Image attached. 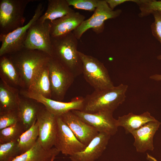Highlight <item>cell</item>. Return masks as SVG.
<instances>
[{
    "instance_id": "22",
    "label": "cell",
    "mask_w": 161,
    "mask_h": 161,
    "mask_svg": "<svg viewBox=\"0 0 161 161\" xmlns=\"http://www.w3.org/2000/svg\"><path fill=\"white\" fill-rule=\"evenodd\" d=\"M0 76L1 80L11 86L25 88L19 73L8 55L0 57Z\"/></svg>"
},
{
    "instance_id": "2",
    "label": "cell",
    "mask_w": 161,
    "mask_h": 161,
    "mask_svg": "<svg viewBox=\"0 0 161 161\" xmlns=\"http://www.w3.org/2000/svg\"><path fill=\"white\" fill-rule=\"evenodd\" d=\"M8 55L28 89L40 70L48 63L50 58L45 52L24 48Z\"/></svg>"
},
{
    "instance_id": "23",
    "label": "cell",
    "mask_w": 161,
    "mask_h": 161,
    "mask_svg": "<svg viewBox=\"0 0 161 161\" xmlns=\"http://www.w3.org/2000/svg\"><path fill=\"white\" fill-rule=\"evenodd\" d=\"M47 9L38 21L43 22L52 21L75 12L68 3L66 0H48Z\"/></svg>"
},
{
    "instance_id": "24",
    "label": "cell",
    "mask_w": 161,
    "mask_h": 161,
    "mask_svg": "<svg viewBox=\"0 0 161 161\" xmlns=\"http://www.w3.org/2000/svg\"><path fill=\"white\" fill-rule=\"evenodd\" d=\"M27 89L39 94L46 98L51 99L47 64L38 72L30 87Z\"/></svg>"
},
{
    "instance_id": "34",
    "label": "cell",
    "mask_w": 161,
    "mask_h": 161,
    "mask_svg": "<svg viewBox=\"0 0 161 161\" xmlns=\"http://www.w3.org/2000/svg\"><path fill=\"white\" fill-rule=\"evenodd\" d=\"M146 158L149 161H158L155 158L147 153Z\"/></svg>"
},
{
    "instance_id": "27",
    "label": "cell",
    "mask_w": 161,
    "mask_h": 161,
    "mask_svg": "<svg viewBox=\"0 0 161 161\" xmlns=\"http://www.w3.org/2000/svg\"><path fill=\"white\" fill-rule=\"evenodd\" d=\"M132 2L138 6L140 18L147 16L155 12H161V0H133Z\"/></svg>"
},
{
    "instance_id": "1",
    "label": "cell",
    "mask_w": 161,
    "mask_h": 161,
    "mask_svg": "<svg viewBox=\"0 0 161 161\" xmlns=\"http://www.w3.org/2000/svg\"><path fill=\"white\" fill-rule=\"evenodd\" d=\"M52 57L76 78L82 74V63L77 50L78 42L72 32L52 37Z\"/></svg>"
},
{
    "instance_id": "30",
    "label": "cell",
    "mask_w": 161,
    "mask_h": 161,
    "mask_svg": "<svg viewBox=\"0 0 161 161\" xmlns=\"http://www.w3.org/2000/svg\"><path fill=\"white\" fill-rule=\"evenodd\" d=\"M100 0H66L69 6L75 9L95 11Z\"/></svg>"
},
{
    "instance_id": "8",
    "label": "cell",
    "mask_w": 161,
    "mask_h": 161,
    "mask_svg": "<svg viewBox=\"0 0 161 161\" xmlns=\"http://www.w3.org/2000/svg\"><path fill=\"white\" fill-rule=\"evenodd\" d=\"M120 9H111L105 0H100L94 13L88 19L84 20L72 32L76 38L80 39L83 34L89 29L96 34L103 32L104 29L105 21L109 19L115 18L122 13Z\"/></svg>"
},
{
    "instance_id": "9",
    "label": "cell",
    "mask_w": 161,
    "mask_h": 161,
    "mask_svg": "<svg viewBox=\"0 0 161 161\" xmlns=\"http://www.w3.org/2000/svg\"><path fill=\"white\" fill-rule=\"evenodd\" d=\"M50 23L49 20L42 22L38 20L27 31L24 47L42 51L52 57Z\"/></svg>"
},
{
    "instance_id": "26",
    "label": "cell",
    "mask_w": 161,
    "mask_h": 161,
    "mask_svg": "<svg viewBox=\"0 0 161 161\" xmlns=\"http://www.w3.org/2000/svg\"><path fill=\"white\" fill-rule=\"evenodd\" d=\"M25 131L24 127L20 122L0 130V144L18 140Z\"/></svg>"
},
{
    "instance_id": "32",
    "label": "cell",
    "mask_w": 161,
    "mask_h": 161,
    "mask_svg": "<svg viewBox=\"0 0 161 161\" xmlns=\"http://www.w3.org/2000/svg\"><path fill=\"white\" fill-rule=\"evenodd\" d=\"M109 7L112 10L118 5L128 1L132 2L133 0H105Z\"/></svg>"
},
{
    "instance_id": "31",
    "label": "cell",
    "mask_w": 161,
    "mask_h": 161,
    "mask_svg": "<svg viewBox=\"0 0 161 161\" xmlns=\"http://www.w3.org/2000/svg\"><path fill=\"white\" fill-rule=\"evenodd\" d=\"M152 14L154 21L151 25V33L161 44V12H155Z\"/></svg>"
},
{
    "instance_id": "3",
    "label": "cell",
    "mask_w": 161,
    "mask_h": 161,
    "mask_svg": "<svg viewBox=\"0 0 161 161\" xmlns=\"http://www.w3.org/2000/svg\"><path fill=\"white\" fill-rule=\"evenodd\" d=\"M128 86L121 83L117 86L95 90L84 97L82 111L93 113L100 111L112 113L125 101Z\"/></svg>"
},
{
    "instance_id": "25",
    "label": "cell",
    "mask_w": 161,
    "mask_h": 161,
    "mask_svg": "<svg viewBox=\"0 0 161 161\" xmlns=\"http://www.w3.org/2000/svg\"><path fill=\"white\" fill-rule=\"evenodd\" d=\"M38 137V125L36 121L21 136L18 140L20 155L32 148L35 144Z\"/></svg>"
},
{
    "instance_id": "4",
    "label": "cell",
    "mask_w": 161,
    "mask_h": 161,
    "mask_svg": "<svg viewBox=\"0 0 161 161\" xmlns=\"http://www.w3.org/2000/svg\"><path fill=\"white\" fill-rule=\"evenodd\" d=\"M33 0H0V35L8 34L24 26V12Z\"/></svg>"
},
{
    "instance_id": "7",
    "label": "cell",
    "mask_w": 161,
    "mask_h": 161,
    "mask_svg": "<svg viewBox=\"0 0 161 161\" xmlns=\"http://www.w3.org/2000/svg\"><path fill=\"white\" fill-rule=\"evenodd\" d=\"M43 3H39L34 14L27 23L13 32L6 35H0L1 45L0 48V57L12 54L24 47V43L30 28L43 14L44 9Z\"/></svg>"
},
{
    "instance_id": "19",
    "label": "cell",
    "mask_w": 161,
    "mask_h": 161,
    "mask_svg": "<svg viewBox=\"0 0 161 161\" xmlns=\"http://www.w3.org/2000/svg\"><path fill=\"white\" fill-rule=\"evenodd\" d=\"M60 152L55 147L45 149L37 139L32 148L17 156L13 161H54Z\"/></svg>"
},
{
    "instance_id": "16",
    "label": "cell",
    "mask_w": 161,
    "mask_h": 161,
    "mask_svg": "<svg viewBox=\"0 0 161 161\" xmlns=\"http://www.w3.org/2000/svg\"><path fill=\"white\" fill-rule=\"evenodd\" d=\"M160 124L157 120L150 122L131 133L134 138V145L137 152L143 153L148 150L153 151V137Z\"/></svg>"
},
{
    "instance_id": "14",
    "label": "cell",
    "mask_w": 161,
    "mask_h": 161,
    "mask_svg": "<svg viewBox=\"0 0 161 161\" xmlns=\"http://www.w3.org/2000/svg\"><path fill=\"white\" fill-rule=\"evenodd\" d=\"M60 117L77 139L86 146L99 133L95 128L82 121L71 111Z\"/></svg>"
},
{
    "instance_id": "13",
    "label": "cell",
    "mask_w": 161,
    "mask_h": 161,
    "mask_svg": "<svg viewBox=\"0 0 161 161\" xmlns=\"http://www.w3.org/2000/svg\"><path fill=\"white\" fill-rule=\"evenodd\" d=\"M57 129L54 146L65 155L71 156L83 150L86 145L76 138L60 117H56Z\"/></svg>"
},
{
    "instance_id": "18",
    "label": "cell",
    "mask_w": 161,
    "mask_h": 161,
    "mask_svg": "<svg viewBox=\"0 0 161 161\" xmlns=\"http://www.w3.org/2000/svg\"><path fill=\"white\" fill-rule=\"evenodd\" d=\"M43 106L42 104L33 99L20 97L18 112L20 122L25 131L36 121L38 114Z\"/></svg>"
},
{
    "instance_id": "35",
    "label": "cell",
    "mask_w": 161,
    "mask_h": 161,
    "mask_svg": "<svg viewBox=\"0 0 161 161\" xmlns=\"http://www.w3.org/2000/svg\"><path fill=\"white\" fill-rule=\"evenodd\" d=\"M157 58L158 60H161V54L157 56Z\"/></svg>"
},
{
    "instance_id": "17",
    "label": "cell",
    "mask_w": 161,
    "mask_h": 161,
    "mask_svg": "<svg viewBox=\"0 0 161 161\" xmlns=\"http://www.w3.org/2000/svg\"><path fill=\"white\" fill-rule=\"evenodd\" d=\"M85 16L74 12L50 21L51 37H54L72 32L85 20Z\"/></svg>"
},
{
    "instance_id": "15",
    "label": "cell",
    "mask_w": 161,
    "mask_h": 161,
    "mask_svg": "<svg viewBox=\"0 0 161 161\" xmlns=\"http://www.w3.org/2000/svg\"><path fill=\"white\" fill-rule=\"evenodd\" d=\"M111 136L99 132L82 151L70 156L72 161H95L106 149Z\"/></svg>"
},
{
    "instance_id": "12",
    "label": "cell",
    "mask_w": 161,
    "mask_h": 161,
    "mask_svg": "<svg viewBox=\"0 0 161 161\" xmlns=\"http://www.w3.org/2000/svg\"><path fill=\"white\" fill-rule=\"evenodd\" d=\"M38 130V140L42 147L49 150L54 146L56 136V117L44 106L38 112L36 118Z\"/></svg>"
},
{
    "instance_id": "33",
    "label": "cell",
    "mask_w": 161,
    "mask_h": 161,
    "mask_svg": "<svg viewBox=\"0 0 161 161\" xmlns=\"http://www.w3.org/2000/svg\"><path fill=\"white\" fill-rule=\"evenodd\" d=\"M149 78L155 81H161V74H155L151 75Z\"/></svg>"
},
{
    "instance_id": "6",
    "label": "cell",
    "mask_w": 161,
    "mask_h": 161,
    "mask_svg": "<svg viewBox=\"0 0 161 161\" xmlns=\"http://www.w3.org/2000/svg\"><path fill=\"white\" fill-rule=\"evenodd\" d=\"M47 66L51 99L62 101L75 77L69 70L52 57L50 58Z\"/></svg>"
},
{
    "instance_id": "10",
    "label": "cell",
    "mask_w": 161,
    "mask_h": 161,
    "mask_svg": "<svg viewBox=\"0 0 161 161\" xmlns=\"http://www.w3.org/2000/svg\"><path fill=\"white\" fill-rule=\"evenodd\" d=\"M20 94L24 97L33 99L40 103L47 110L56 117L61 116L72 110L82 111L83 107L84 97H76L70 102H64L46 98L26 89H21Z\"/></svg>"
},
{
    "instance_id": "20",
    "label": "cell",
    "mask_w": 161,
    "mask_h": 161,
    "mask_svg": "<svg viewBox=\"0 0 161 161\" xmlns=\"http://www.w3.org/2000/svg\"><path fill=\"white\" fill-rule=\"evenodd\" d=\"M20 91L4 81L0 80V112L18 110Z\"/></svg>"
},
{
    "instance_id": "21",
    "label": "cell",
    "mask_w": 161,
    "mask_h": 161,
    "mask_svg": "<svg viewBox=\"0 0 161 161\" xmlns=\"http://www.w3.org/2000/svg\"><path fill=\"white\" fill-rule=\"evenodd\" d=\"M117 120L118 126L123 127L126 134L131 133L148 122L157 120L148 111L140 114L130 112L118 117Z\"/></svg>"
},
{
    "instance_id": "29",
    "label": "cell",
    "mask_w": 161,
    "mask_h": 161,
    "mask_svg": "<svg viewBox=\"0 0 161 161\" xmlns=\"http://www.w3.org/2000/svg\"><path fill=\"white\" fill-rule=\"evenodd\" d=\"M20 122L18 110L0 112V130Z\"/></svg>"
},
{
    "instance_id": "28",
    "label": "cell",
    "mask_w": 161,
    "mask_h": 161,
    "mask_svg": "<svg viewBox=\"0 0 161 161\" xmlns=\"http://www.w3.org/2000/svg\"><path fill=\"white\" fill-rule=\"evenodd\" d=\"M18 140L0 144V161H13L20 155Z\"/></svg>"
},
{
    "instance_id": "5",
    "label": "cell",
    "mask_w": 161,
    "mask_h": 161,
    "mask_svg": "<svg viewBox=\"0 0 161 161\" xmlns=\"http://www.w3.org/2000/svg\"><path fill=\"white\" fill-rule=\"evenodd\" d=\"M82 63V74L86 80L98 90L114 86L107 69L97 58L79 51Z\"/></svg>"
},
{
    "instance_id": "11",
    "label": "cell",
    "mask_w": 161,
    "mask_h": 161,
    "mask_svg": "<svg viewBox=\"0 0 161 161\" xmlns=\"http://www.w3.org/2000/svg\"><path fill=\"white\" fill-rule=\"evenodd\" d=\"M72 112L82 121L95 128L99 132L114 135L118 130L117 120L113 113L107 111H100L89 113L78 110Z\"/></svg>"
}]
</instances>
